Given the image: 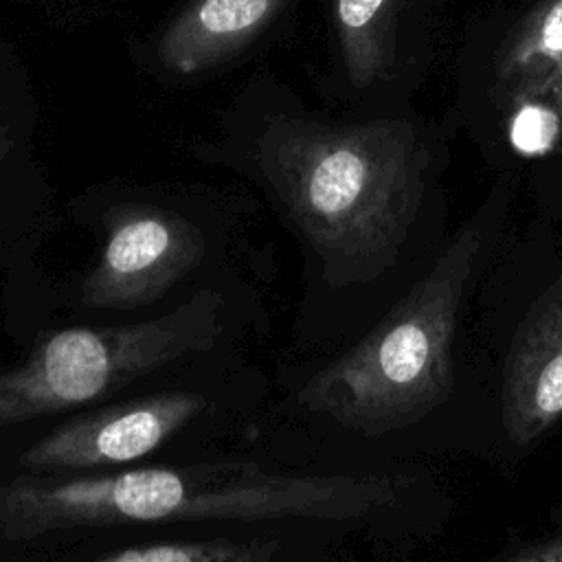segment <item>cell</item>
I'll use <instances>...</instances> for the list:
<instances>
[{"mask_svg": "<svg viewBox=\"0 0 562 562\" xmlns=\"http://www.w3.org/2000/svg\"><path fill=\"white\" fill-rule=\"evenodd\" d=\"M503 426L529 446L562 419V270L520 321L503 367Z\"/></svg>", "mask_w": 562, "mask_h": 562, "instance_id": "cell-7", "label": "cell"}, {"mask_svg": "<svg viewBox=\"0 0 562 562\" xmlns=\"http://www.w3.org/2000/svg\"><path fill=\"white\" fill-rule=\"evenodd\" d=\"M483 246L479 215L362 340L299 389L296 402L360 435L406 428L441 406L452 393L459 314Z\"/></svg>", "mask_w": 562, "mask_h": 562, "instance_id": "cell-3", "label": "cell"}, {"mask_svg": "<svg viewBox=\"0 0 562 562\" xmlns=\"http://www.w3.org/2000/svg\"><path fill=\"white\" fill-rule=\"evenodd\" d=\"M509 562H562V531L553 533L547 540H538Z\"/></svg>", "mask_w": 562, "mask_h": 562, "instance_id": "cell-13", "label": "cell"}, {"mask_svg": "<svg viewBox=\"0 0 562 562\" xmlns=\"http://www.w3.org/2000/svg\"><path fill=\"white\" fill-rule=\"evenodd\" d=\"M263 169L336 283L386 270L424 195L428 151L406 121L292 123Z\"/></svg>", "mask_w": 562, "mask_h": 562, "instance_id": "cell-2", "label": "cell"}, {"mask_svg": "<svg viewBox=\"0 0 562 562\" xmlns=\"http://www.w3.org/2000/svg\"><path fill=\"white\" fill-rule=\"evenodd\" d=\"M88 562H279V542L272 538L156 542L125 547Z\"/></svg>", "mask_w": 562, "mask_h": 562, "instance_id": "cell-11", "label": "cell"}, {"mask_svg": "<svg viewBox=\"0 0 562 562\" xmlns=\"http://www.w3.org/2000/svg\"><path fill=\"white\" fill-rule=\"evenodd\" d=\"M498 83L516 97H549L562 79V0H540L498 59Z\"/></svg>", "mask_w": 562, "mask_h": 562, "instance_id": "cell-9", "label": "cell"}, {"mask_svg": "<svg viewBox=\"0 0 562 562\" xmlns=\"http://www.w3.org/2000/svg\"><path fill=\"white\" fill-rule=\"evenodd\" d=\"M507 136L522 156L549 154L562 134V112L549 97H516Z\"/></svg>", "mask_w": 562, "mask_h": 562, "instance_id": "cell-12", "label": "cell"}, {"mask_svg": "<svg viewBox=\"0 0 562 562\" xmlns=\"http://www.w3.org/2000/svg\"><path fill=\"white\" fill-rule=\"evenodd\" d=\"M549 99H551V101H553V105L562 112V79L558 81V86L553 88V92L549 94Z\"/></svg>", "mask_w": 562, "mask_h": 562, "instance_id": "cell-14", "label": "cell"}, {"mask_svg": "<svg viewBox=\"0 0 562 562\" xmlns=\"http://www.w3.org/2000/svg\"><path fill=\"white\" fill-rule=\"evenodd\" d=\"M222 294L204 288L140 323L42 334L22 362L0 369V430L105 400L160 367L211 349L222 334Z\"/></svg>", "mask_w": 562, "mask_h": 562, "instance_id": "cell-4", "label": "cell"}, {"mask_svg": "<svg viewBox=\"0 0 562 562\" xmlns=\"http://www.w3.org/2000/svg\"><path fill=\"white\" fill-rule=\"evenodd\" d=\"M397 0H336V29L349 79L364 88L382 77L395 53Z\"/></svg>", "mask_w": 562, "mask_h": 562, "instance_id": "cell-10", "label": "cell"}, {"mask_svg": "<svg viewBox=\"0 0 562 562\" xmlns=\"http://www.w3.org/2000/svg\"><path fill=\"white\" fill-rule=\"evenodd\" d=\"M206 408L195 391H160L77 415L31 443L18 463L31 474L108 470L158 450Z\"/></svg>", "mask_w": 562, "mask_h": 562, "instance_id": "cell-5", "label": "cell"}, {"mask_svg": "<svg viewBox=\"0 0 562 562\" xmlns=\"http://www.w3.org/2000/svg\"><path fill=\"white\" fill-rule=\"evenodd\" d=\"M204 255L202 233L160 209H127L108 224L92 272L81 283V303L92 310H136L158 301Z\"/></svg>", "mask_w": 562, "mask_h": 562, "instance_id": "cell-6", "label": "cell"}, {"mask_svg": "<svg viewBox=\"0 0 562 562\" xmlns=\"http://www.w3.org/2000/svg\"><path fill=\"white\" fill-rule=\"evenodd\" d=\"M386 474H279L246 461L132 468L105 474H22L0 485V538L158 522L353 520L391 505Z\"/></svg>", "mask_w": 562, "mask_h": 562, "instance_id": "cell-1", "label": "cell"}, {"mask_svg": "<svg viewBox=\"0 0 562 562\" xmlns=\"http://www.w3.org/2000/svg\"><path fill=\"white\" fill-rule=\"evenodd\" d=\"M288 0H193L167 29L158 57L176 72L204 70L248 44Z\"/></svg>", "mask_w": 562, "mask_h": 562, "instance_id": "cell-8", "label": "cell"}]
</instances>
